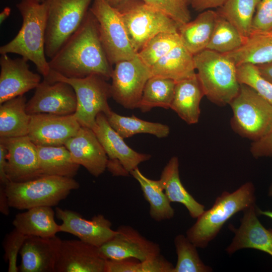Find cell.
<instances>
[{"label":"cell","mask_w":272,"mask_h":272,"mask_svg":"<svg viewBox=\"0 0 272 272\" xmlns=\"http://www.w3.org/2000/svg\"><path fill=\"white\" fill-rule=\"evenodd\" d=\"M51 70L74 78L97 75L111 79L113 68L101 43L97 21L89 10L79 28L48 61Z\"/></svg>","instance_id":"1"},{"label":"cell","mask_w":272,"mask_h":272,"mask_svg":"<svg viewBox=\"0 0 272 272\" xmlns=\"http://www.w3.org/2000/svg\"><path fill=\"white\" fill-rule=\"evenodd\" d=\"M16 7L23 20L21 29L10 42L1 46L0 54L15 53L32 61L44 78L50 71L45 51L47 10L44 2L21 0Z\"/></svg>","instance_id":"2"},{"label":"cell","mask_w":272,"mask_h":272,"mask_svg":"<svg viewBox=\"0 0 272 272\" xmlns=\"http://www.w3.org/2000/svg\"><path fill=\"white\" fill-rule=\"evenodd\" d=\"M255 189L251 182H246L232 192L224 191L212 208L205 210L187 230L186 237L197 247H206L229 219L255 205Z\"/></svg>","instance_id":"3"},{"label":"cell","mask_w":272,"mask_h":272,"mask_svg":"<svg viewBox=\"0 0 272 272\" xmlns=\"http://www.w3.org/2000/svg\"><path fill=\"white\" fill-rule=\"evenodd\" d=\"M193 58L205 96L219 106L229 104L240 87L234 61L226 54L208 49L195 54Z\"/></svg>","instance_id":"4"},{"label":"cell","mask_w":272,"mask_h":272,"mask_svg":"<svg viewBox=\"0 0 272 272\" xmlns=\"http://www.w3.org/2000/svg\"><path fill=\"white\" fill-rule=\"evenodd\" d=\"M79 186L74 178L42 175L25 182H9L5 191L10 207L24 210L38 206H56Z\"/></svg>","instance_id":"5"},{"label":"cell","mask_w":272,"mask_h":272,"mask_svg":"<svg viewBox=\"0 0 272 272\" xmlns=\"http://www.w3.org/2000/svg\"><path fill=\"white\" fill-rule=\"evenodd\" d=\"M119 12L130 42L138 53L161 33H178L179 25L143 0H125L114 6Z\"/></svg>","instance_id":"6"},{"label":"cell","mask_w":272,"mask_h":272,"mask_svg":"<svg viewBox=\"0 0 272 272\" xmlns=\"http://www.w3.org/2000/svg\"><path fill=\"white\" fill-rule=\"evenodd\" d=\"M232 129L242 137L255 141L272 127V105L254 89L240 84L237 95L230 104Z\"/></svg>","instance_id":"7"},{"label":"cell","mask_w":272,"mask_h":272,"mask_svg":"<svg viewBox=\"0 0 272 272\" xmlns=\"http://www.w3.org/2000/svg\"><path fill=\"white\" fill-rule=\"evenodd\" d=\"M44 79L50 82H63L73 88L77 101L74 114L82 126L93 129L98 114L103 113L107 117L112 111L108 102V98L111 97L110 85L100 76L67 78L50 70L48 77Z\"/></svg>","instance_id":"8"},{"label":"cell","mask_w":272,"mask_h":272,"mask_svg":"<svg viewBox=\"0 0 272 272\" xmlns=\"http://www.w3.org/2000/svg\"><path fill=\"white\" fill-rule=\"evenodd\" d=\"M93 0H45L47 10L45 51L51 58L79 28Z\"/></svg>","instance_id":"9"},{"label":"cell","mask_w":272,"mask_h":272,"mask_svg":"<svg viewBox=\"0 0 272 272\" xmlns=\"http://www.w3.org/2000/svg\"><path fill=\"white\" fill-rule=\"evenodd\" d=\"M89 9L97 21L100 40L111 64L137 55L116 8L107 0H93Z\"/></svg>","instance_id":"10"},{"label":"cell","mask_w":272,"mask_h":272,"mask_svg":"<svg viewBox=\"0 0 272 272\" xmlns=\"http://www.w3.org/2000/svg\"><path fill=\"white\" fill-rule=\"evenodd\" d=\"M151 77L150 69L138 54L131 59L118 61L111 76V96L125 108H137L145 84Z\"/></svg>","instance_id":"11"},{"label":"cell","mask_w":272,"mask_h":272,"mask_svg":"<svg viewBox=\"0 0 272 272\" xmlns=\"http://www.w3.org/2000/svg\"><path fill=\"white\" fill-rule=\"evenodd\" d=\"M115 235L99 247L105 260L134 258L145 260L161 254L159 245L142 236L129 225H121Z\"/></svg>","instance_id":"12"},{"label":"cell","mask_w":272,"mask_h":272,"mask_svg":"<svg viewBox=\"0 0 272 272\" xmlns=\"http://www.w3.org/2000/svg\"><path fill=\"white\" fill-rule=\"evenodd\" d=\"M77 106L76 95L70 85L44 79L27 102L26 110L30 115L39 113L66 115L74 114Z\"/></svg>","instance_id":"13"},{"label":"cell","mask_w":272,"mask_h":272,"mask_svg":"<svg viewBox=\"0 0 272 272\" xmlns=\"http://www.w3.org/2000/svg\"><path fill=\"white\" fill-rule=\"evenodd\" d=\"M7 151L6 174L9 182H22L42 176L37 146L28 135L0 138Z\"/></svg>","instance_id":"14"},{"label":"cell","mask_w":272,"mask_h":272,"mask_svg":"<svg viewBox=\"0 0 272 272\" xmlns=\"http://www.w3.org/2000/svg\"><path fill=\"white\" fill-rule=\"evenodd\" d=\"M81 126L74 114H36L31 115L28 136L36 146H62Z\"/></svg>","instance_id":"15"},{"label":"cell","mask_w":272,"mask_h":272,"mask_svg":"<svg viewBox=\"0 0 272 272\" xmlns=\"http://www.w3.org/2000/svg\"><path fill=\"white\" fill-rule=\"evenodd\" d=\"M55 215L62 221L59 225L60 232L74 235L80 240L98 248L116 233L111 228V222L102 214L87 220L76 212L57 207Z\"/></svg>","instance_id":"16"},{"label":"cell","mask_w":272,"mask_h":272,"mask_svg":"<svg viewBox=\"0 0 272 272\" xmlns=\"http://www.w3.org/2000/svg\"><path fill=\"white\" fill-rule=\"evenodd\" d=\"M28 61L22 57L12 59L8 54H1L0 104L36 89L40 83V76L30 70Z\"/></svg>","instance_id":"17"},{"label":"cell","mask_w":272,"mask_h":272,"mask_svg":"<svg viewBox=\"0 0 272 272\" xmlns=\"http://www.w3.org/2000/svg\"><path fill=\"white\" fill-rule=\"evenodd\" d=\"M99 248L80 239L62 240L55 272H105Z\"/></svg>","instance_id":"18"},{"label":"cell","mask_w":272,"mask_h":272,"mask_svg":"<svg viewBox=\"0 0 272 272\" xmlns=\"http://www.w3.org/2000/svg\"><path fill=\"white\" fill-rule=\"evenodd\" d=\"M257 209L255 204L243 211L238 228L230 226L234 236L226 249L229 254L242 249L252 248L272 256V229H267L262 225L257 217Z\"/></svg>","instance_id":"19"},{"label":"cell","mask_w":272,"mask_h":272,"mask_svg":"<svg viewBox=\"0 0 272 272\" xmlns=\"http://www.w3.org/2000/svg\"><path fill=\"white\" fill-rule=\"evenodd\" d=\"M64 146L73 161L93 176L98 177L107 169L108 157L92 129L81 126Z\"/></svg>","instance_id":"20"},{"label":"cell","mask_w":272,"mask_h":272,"mask_svg":"<svg viewBox=\"0 0 272 272\" xmlns=\"http://www.w3.org/2000/svg\"><path fill=\"white\" fill-rule=\"evenodd\" d=\"M104 149L109 160L119 162L129 174L142 162L149 160L151 156L138 153L124 142L110 125L103 113L98 114L92 129Z\"/></svg>","instance_id":"21"},{"label":"cell","mask_w":272,"mask_h":272,"mask_svg":"<svg viewBox=\"0 0 272 272\" xmlns=\"http://www.w3.org/2000/svg\"><path fill=\"white\" fill-rule=\"evenodd\" d=\"M61 239L28 236L20 251L21 272H55Z\"/></svg>","instance_id":"22"},{"label":"cell","mask_w":272,"mask_h":272,"mask_svg":"<svg viewBox=\"0 0 272 272\" xmlns=\"http://www.w3.org/2000/svg\"><path fill=\"white\" fill-rule=\"evenodd\" d=\"M205 96L196 74L177 82L170 108L188 124L197 123L200 116V103Z\"/></svg>","instance_id":"23"},{"label":"cell","mask_w":272,"mask_h":272,"mask_svg":"<svg viewBox=\"0 0 272 272\" xmlns=\"http://www.w3.org/2000/svg\"><path fill=\"white\" fill-rule=\"evenodd\" d=\"M218 14L213 10L201 13L192 21L180 25L178 34L182 44L194 55L207 49Z\"/></svg>","instance_id":"24"},{"label":"cell","mask_w":272,"mask_h":272,"mask_svg":"<svg viewBox=\"0 0 272 272\" xmlns=\"http://www.w3.org/2000/svg\"><path fill=\"white\" fill-rule=\"evenodd\" d=\"M179 165L178 158L172 157L161 173L160 183L170 202L182 203L191 218L197 219L205 211V206L196 201L182 184Z\"/></svg>","instance_id":"25"},{"label":"cell","mask_w":272,"mask_h":272,"mask_svg":"<svg viewBox=\"0 0 272 272\" xmlns=\"http://www.w3.org/2000/svg\"><path fill=\"white\" fill-rule=\"evenodd\" d=\"M52 207L38 206L17 214L13 221L14 228L27 236L50 237L60 232Z\"/></svg>","instance_id":"26"},{"label":"cell","mask_w":272,"mask_h":272,"mask_svg":"<svg viewBox=\"0 0 272 272\" xmlns=\"http://www.w3.org/2000/svg\"><path fill=\"white\" fill-rule=\"evenodd\" d=\"M226 54L236 65H258L272 61V29L252 31L240 48Z\"/></svg>","instance_id":"27"},{"label":"cell","mask_w":272,"mask_h":272,"mask_svg":"<svg viewBox=\"0 0 272 272\" xmlns=\"http://www.w3.org/2000/svg\"><path fill=\"white\" fill-rule=\"evenodd\" d=\"M150 69L152 76L168 78L176 82L196 74L193 55L181 42Z\"/></svg>","instance_id":"28"},{"label":"cell","mask_w":272,"mask_h":272,"mask_svg":"<svg viewBox=\"0 0 272 272\" xmlns=\"http://www.w3.org/2000/svg\"><path fill=\"white\" fill-rule=\"evenodd\" d=\"M26 103L23 95L0 104V138L28 135L31 115L26 112Z\"/></svg>","instance_id":"29"},{"label":"cell","mask_w":272,"mask_h":272,"mask_svg":"<svg viewBox=\"0 0 272 272\" xmlns=\"http://www.w3.org/2000/svg\"><path fill=\"white\" fill-rule=\"evenodd\" d=\"M36 146L42 175L74 178L77 175L80 166L73 161L64 145Z\"/></svg>","instance_id":"30"},{"label":"cell","mask_w":272,"mask_h":272,"mask_svg":"<svg viewBox=\"0 0 272 272\" xmlns=\"http://www.w3.org/2000/svg\"><path fill=\"white\" fill-rule=\"evenodd\" d=\"M130 174L139 183L143 195L150 204V215L157 222L172 219L174 210L163 189L159 180L150 179L139 169L138 167Z\"/></svg>","instance_id":"31"},{"label":"cell","mask_w":272,"mask_h":272,"mask_svg":"<svg viewBox=\"0 0 272 272\" xmlns=\"http://www.w3.org/2000/svg\"><path fill=\"white\" fill-rule=\"evenodd\" d=\"M176 82L170 79L151 77L146 82L137 108L142 112L154 107L170 108Z\"/></svg>","instance_id":"32"},{"label":"cell","mask_w":272,"mask_h":272,"mask_svg":"<svg viewBox=\"0 0 272 272\" xmlns=\"http://www.w3.org/2000/svg\"><path fill=\"white\" fill-rule=\"evenodd\" d=\"M107 118L111 126L123 139L138 133H148L162 138L170 132V128L166 124L146 121L133 115L125 116L112 111Z\"/></svg>","instance_id":"33"},{"label":"cell","mask_w":272,"mask_h":272,"mask_svg":"<svg viewBox=\"0 0 272 272\" xmlns=\"http://www.w3.org/2000/svg\"><path fill=\"white\" fill-rule=\"evenodd\" d=\"M260 1L226 0L217 12L246 38L252 31L254 16Z\"/></svg>","instance_id":"34"},{"label":"cell","mask_w":272,"mask_h":272,"mask_svg":"<svg viewBox=\"0 0 272 272\" xmlns=\"http://www.w3.org/2000/svg\"><path fill=\"white\" fill-rule=\"evenodd\" d=\"M245 40L231 23L218 14L207 49L227 54L240 48Z\"/></svg>","instance_id":"35"},{"label":"cell","mask_w":272,"mask_h":272,"mask_svg":"<svg viewBox=\"0 0 272 272\" xmlns=\"http://www.w3.org/2000/svg\"><path fill=\"white\" fill-rule=\"evenodd\" d=\"M174 266L160 254L145 260H106L105 272H172Z\"/></svg>","instance_id":"36"},{"label":"cell","mask_w":272,"mask_h":272,"mask_svg":"<svg viewBox=\"0 0 272 272\" xmlns=\"http://www.w3.org/2000/svg\"><path fill=\"white\" fill-rule=\"evenodd\" d=\"M177 260L172 272H211L213 269L200 259L196 248L186 236L178 234L174 238Z\"/></svg>","instance_id":"37"},{"label":"cell","mask_w":272,"mask_h":272,"mask_svg":"<svg viewBox=\"0 0 272 272\" xmlns=\"http://www.w3.org/2000/svg\"><path fill=\"white\" fill-rule=\"evenodd\" d=\"M180 42L178 33H161L151 39L138 56L150 68Z\"/></svg>","instance_id":"38"},{"label":"cell","mask_w":272,"mask_h":272,"mask_svg":"<svg viewBox=\"0 0 272 272\" xmlns=\"http://www.w3.org/2000/svg\"><path fill=\"white\" fill-rule=\"evenodd\" d=\"M237 74L240 84L251 87L272 105V83L260 75L256 65L248 63L237 65Z\"/></svg>","instance_id":"39"},{"label":"cell","mask_w":272,"mask_h":272,"mask_svg":"<svg viewBox=\"0 0 272 272\" xmlns=\"http://www.w3.org/2000/svg\"><path fill=\"white\" fill-rule=\"evenodd\" d=\"M148 5L166 15L179 26L189 22L191 15L185 0H143Z\"/></svg>","instance_id":"40"},{"label":"cell","mask_w":272,"mask_h":272,"mask_svg":"<svg viewBox=\"0 0 272 272\" xmlns=\"http://www.w3.org/2000/svg\"><path fill=\"white\" fill-rule=\"evenodd\" d=\"M28 236L16 229L8 234L4 242L5 259L8 264L9 272L19 271L17 265V258L24 242Z\"/></svg>","instance_id":"41"},{"label":"cell","mask_w":272,"mask_h":272,"mask_svg":"<svg viewBox=\"0 0 272 272\" xmlns=\"http://www.w3.org/2000/svg\"><path fill=\"white\" fill-rule=\"evenodd\" d=\"M272 29V0H260L256 10L252 31Z\"/></svg>","instance_id":"42"},{"label":"cell","mask_w":272,"mask_h":272,"mask_svg":"<svg viewBox=\"0 0 272 272\" xmlns=\"http://www.w3.org/2000/svg\"><path fill=\"white\" fill-rule=\"evenodd\" d=\"M250 151L256 159L272 157V127L263 137L252 142Z\"/></svg>","instance_id":"43"},{"label":"cell","mask_w":272,"mask_h":272,"mask_svg":"<svg viewBox=\"0 0 272 272\" xmlns=\"http://www.w3.org/2000/svg\"><path fill=\"white\" fill-rule=\"evenodd\" d=\"M226 0H191L190 5L191 7L198 12L207 10L219 8Z\"/></svg>","instance_id":"44"},{"label":"cell","mask_w":272,"mask_h":272,"mask_svg":"<svg viewBox=\"0 0 272 272\" xmlns=\"http://www.w3.org/2000/svg\"><path fill=\"white\" fill-rule=\"evenodd\" d=\"M6 149L0 144V182L1 185H6L9 180L6 174L7 167Z\"/></svg>","instance_id":"45"},{"label":"cell","mask_w":272,"mask_h":272,"mask_svg":"<svg viewBox=\"0 0 272 272\" xmlns=\"http://www.w3.org/2000/svg\"><path fill=\"white\" fill-rule=\"evenodd\" d=\"M9 200L5 191V185L0 186V211L4 215H8L10 213Z\"/></svg>","instance_id":"46"},{"label":"cell","mask_w":272,"mask_h":272,"mask_svg":"<svg viewBox=\"0 0 272 272\" xmlns=\"http://www.w3.org/2000/svg\"><path fill=\"white\" fill-rule=\"evenodd\" d=\"M256 66L260 75L272 83V61Z\"/></svg>","instance_id":"47"},{"label":"cell","mask_w":272,"mask_h":272,"mask_svg":"<svg viewBox=\"0 0 272 272\" xmlns=\"http://www.w3.org/2000/svg\"><path fill=\"white\" fill-rule=\"evenodd\" d=\"M11 8L9 7L5 8L0 13V23L2 24L10 15Z\"/></svg>","instance_id":"48"},{"label":"cell","mask_w":272,"mask_h":272,"mask_svg":"<svg viewBox=\"0 0 272 272\" xmlns=\"http://www.w3.org/2000/svg\"><path fill=\"white\" fill-rule=\"evenodd\" d=\"M257 212L258 215H263L272 219V211H263L257 208Z\"/></svg>","instance_id":"49"},{"label":"cell","mask_w":272,"mask_h":272,"mask_svg":"<svg viewBox=\"0 0 272 272\" xmlns=\"http://www.w3.org/2000/svg\"><path fill=\"white\" fill-rule=\"evenodd\" d=\"M107 2L112 6L114 7L125 0H107Z\"/></svg>","instance_id":"50"},{"label":"cell","mask_w":272,"mask_h":272,"mask_svg":"<svg viewBox=\"0 0 272 272\" xmlns=\"http://www.w3.org/2000/svg\"><path fill=\"white\" fill-rule=\"evenodd\" d=\"M268 195L272 197V182L271 183L268 190Z\"/></svg>","instance_id":"51"},{"label":"cell","mask_w":272,"mask_h":272,"mask_svg":"<svg viewBox=\"0 0 272 272\" xmlns=\"http://www.w3.org/2000/svg\"><path fill=\"white\" fill-rule=\"evenodd\" d=\"M185 1L188 4V5L190 4L191 1V0H185Z\"/></svg>","instance_id":"52"},{"label":"cell","mask_w":272,"mask_h":272,"mask_svg":"<svg viewBox=\"0 0 272 272\" xmlns=\"http://www.w3.org/2000/svg\"><path fill=\"white\" fill-rule=\"evenodd\" d=\"M36 1L40 3H43L45 1V0H36Z\"/></svg>","instance_id":"53"}]
</instances>
